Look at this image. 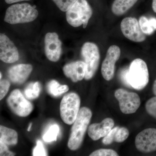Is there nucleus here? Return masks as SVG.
<instances>
[{
    "mask_svg": "<svg viewBox=\"0 0 156 156\" xmlns=\"http://www.w3.org/2000/svg\"><path fill=\"white\" fill-rule=\"evenodd\" d=\"M80 106V98L75 93H70L65 95L60 105V113L62 119L66 124L71 125L77 117Z\"/></svg>",
    "mask_w": 156,
    "mask_h": 156,
    "instance_id": "obj_5",
    "label": "nucleus"
},
{
    "mask_svg": "<svg viewBox=\"0 0 156 156\" xmlns=\"http://www.w3.org/2000/svg\"><path fill=\"white\" fill-rule=\"evenodd\" d=\"M7 103L11 111L18 116H27L33 110V105L26 99L18 89L11 92Z\"/></svg>",
    "mask_w": 156,
    "mask_h": 156,
    "instance_id": "obj_8",
    "label": "nucleus"
},
{
    "mask_svg": "<svg viewBox=\"0 0 156 156\" xmlns=\"http://www.w3.org/2000/svg\"><path fill=\"white\" fill-rule=\"evenodd\" d=\"M33 155L34 156H45L48 155L43 145V143L40 140H38L37 142L36 146L33 150Z\"/></svg>",
    "mask_w": 156,
    "mask_h": 156,
    "instance_id": "obj_26",
    "label": "nucleus"
},
{
    "mask_svg": "<svg viewBox=\"0 0 156 156\" xmlns=\"http://www.w3.org/2000/svg\"><path fill=\"white\" fill-rule=\"evenodd\" d=\"M114 125V121L112 119L106 118L101 122L94 123L90 125L88 128V135L92 140H98L106 136Z\"/></svg>",
    "mask_w": 156,
    "mask_h": 156,
    "instance_id": "obj_14",
    "label": "nucleus"
},
{
    "mask_svg": "<svg viewBox=\"0 0 156 156\" xmlns=\"http://www.w3.org/2000/svg\"><path fill=\"white\" fill-rule=\"evenodd\" d=\"M0 141L8 146L15 145L18 141V134L15 130L0 126Z\"/></svg>",
    "mask_w": 156,
    "mask_h": 156,
    "instance_id": "obj_18",
    "label": "nucleus"
},
{
    "mask_svg": "<svg viewBox=\"0 0 156 156\" xmlns=\"http://www.w3.org/2000/svg\"><path fill=\"white\" fill-rule=\"evenodd\" d=\"M32 70L31 65H16L9 69L8 76L11 82L14 83L22 84L27 80Z\"/></svg>",
    "mask_w": 156,
    "mask_h": 156,
    "instance_id": "obj_16",
    "label": "nucleus"
},
{
    "mask_svg": "<svg viewBox=\"0 0 156 156\" xmlns=\"http://www.w3.org/2000/svg\"><path fill=\"white\" fill-rule=\"evenodd\" d=\"M90 156H118L119 154L115 151L112 149H101L98 150L91 154Z\"/></svg>",
    "mask_w": 156,
    "mask_h": 156,
    "instance_id": "obj_25",
    "label": "nucleus"
},
{
    "mask_svg": "<svg viewBox=\"0 0 156 156\" xmlns=\"http://www.w3.org/2000/svg\"><path fill=\"white\" fill-rule=\"evenodd\" d=\"M87 65L83 61L73 62L66 65L63 67L65 75L76 83L85 78L87 72Z\"/></svg>",
    "mask_w": 156,
    "mask_h": 156,
    "instance_id": "obj_15",
    "label": "nucleus"
},
{
    "mask_svg": "<svg viewBox=\"0 0 156 156\" xmlns=\"http://www.w3.org/2000/svg\"><path fill=\"white\" fill-rule=\"evenodd\" d=\"M92 13V8L87 0H77L66 11V20L73 27L83 25V27L86 28Z\"/></svg>",
    "mask_w": 156,
    "mask_h": 156,
    "instance_id": "obj_3",
    "label": "nucleus"
},
{
    "mask_svg": "<svg viewBox=\"0 0 156 156\" xmlns=\"http://www.w3.org/2000/svg\"><path fill=\"white\" fill-rule=\"evenodd\" d=\"M135 146L143 153H149L156 151V129L147 128L136 135Z\"/></svg>",
    "mask_w": 156,
    "mask_h": 156,
    "instance_id": "obj_10",
    "label": "nucleus"
},
{
    "mask_svg": "<svg viewBox=\"0 0 156 156\" xmlns=\"http://www.w3.org/2000/svg\"><path fill=\"white\" fill-rule=\"evenodd\" d=\"M121 31L124 36L134 42H142L146 38V35L141 30L139 22L135 17L124 18L120 25Z\"/></svg>",
    "mask_w": 156,
    "mask_h": 156,
    "instance_id": "obj_9",
    "label": "nucleus"
},
{
    "mask_svg": "<svg viewBox=\"0 0 156 156\" xmlns=\"http://www.w3.org/2000/svg\"><path fill=\"white\" fill-rule=\"evenodd\" d=\"M145 108L147 113L156 119V96L147 101Z\"/></svg>",
    "mask_w": 156,
    "mask_h": 156,
    "instance_id": "obj_24",
    "label": "nucleus"
},
{
    "mask_svg": "<svg viewBox=\"0 0 156 156\" xmlns=\"http://www.w3.org/2000/svg\"><path fill=\"white\" fill-rule=\"evenodd\" d=\"M153 92L154 95L156 96V78L154 82L153 86Z\"/></svg>",
    "mask_w": 156,
    "mask_h": 156,
    "instance_id": "obj_34",
    "label": "nucleus"
},
{
    "mask_svg": "<svg viewBox=\"0 0 156 156\" xmlns=\"http://www.w3.org/2000/svg\"><path fill=\"white\" fill-rule=\"evenodd\" d=\"M152 8L154 12L156 13V0H153Z\"/></svg>",
    "mask_w": 156,
    "mask_h": 156,
    "instance_id": "obj_33",
    "label": "nucleus"
},
{
    "mask_svg": "<svg viewBox=\"0 0 156 156\" xmlns=\"http://www.w3.org/2000/svg\"><path fill=\"white\" fill-rule=\"evenodd\" d=\"M138 0H115L112 6V11L116 16L126 14Z\"/></svg>",
    "mask_w": 156,
    "mask_h": 156,
    "instance_id": "obj_17",
    "label": "nucleus"
},
{
    "mask_svg": "<svg viewBox=\"0 0 156 156\" xmlns=\"http://www.w3.org/2000/svg\"><path fill=\"white\" fill-rule=\"evenodd\" d=\"M128 69H125L122 71L121 73V79L123 83L126 85L128 87H130L129 83H128Z\"/></svg>",
    "mask_w": 156,
    "mask_h": 156,
    "instance_id": "obj_31",
    "label": "nucleus"
},
{
    "mask_svg": "<svg viewBox=\"0 0 156 156\" xmlns=\"http://www.w3.org/2000/svg\"><path fill=\"white\" fill-rule=\"evenodd\" d=\"M32 123H31L30 124L28 128L27 129V131H30V128H31L32 126Z\"/></svg>",
    "mask_w": 156,
    "mask_h": 156,
    "instance_id": "obj_35",
    "label": "nucleus"
},
{
    "mask_svg": "<svg viewBox=\"0 0 156 156\" xmlns=\"http://www.w3.org/2000/svg\"><path fill=\"white\" fill-rule=\"evenodd\" d=\"M58 9L65 12L67 11L77 0H52Z\"/></svg>",
    "mask_w": 156,
    "mask_h": 156,
    "instance_id": "obj_23",
    "label": "nucleus"
},
{
    "mask_svg": "<svg viewBox=\"0 0 156 156\" xmlns=\"http://www.w3.org/2000/svg\"><path fill=\"white\" fill-rule=\"evenodd\" d=\"M45 53L49 60L56 62L59 60L62 53V42L56 33H48L44 39Z\"/></svg>",
    "mask_w": 156,
    "mask_h": 156,
    "instance_id": "obj_12",
    "label": "nucleus"
},
{
    "mask_svg": "<svg viewBox=\"0 0 156 156\" xmlns=\"http://www.w3.org/2000/svg\"><path fill=\"white\" fill-rule=\"evenodd\" d=\"M60 84L58 83V82L54 80L50 81L48 84V92L50 95H53L54 96H57V92L58 87H60Z\"/></svg>",
    "mask_w": 156,
    "mask_h": 156,
    "instance_id": "obj_27",
    "label": "nucleus"
},
{
    "mask_svg": "<svg viewBox=\"0 0 156 156\" xmlns=\"http://www.w3.org/2000/svg\"><path fill=\"white\" fill-rule=\"evenodd\" d=\"M139 22L141 30L146 35H151L156 30V17L142 16L140 18Z\"/></svg>",
    "mask_w": 156,
    "mask_h": 156,
    "instance_id": "obj_19",
    "label": "nucleus"
},
{
    "mask_svg": "<svg viewBox=\"0 0 156 156\" xmlns=\"http://www.w3.org/2000/svg\"><path fill=\"white\" fill-rule=\"evenodd\" d=\"M41 90V85L39 82L31 83L26 88L24 94L27 98L29 99H35L40 95Z\"/></svg>",
    "mask_w": 156,
    "mask_h": 156,
    "instance_id": "obj_20",
    "label": "nucleus"
},
{
    "mask_svg": "<svg viewBox=\"0 0 156 156\" xmlns=\"http://www.w3.org/2000/svg\"><path fill=\"white\" fill-rule=\"evenodd\" d=\"M115 96L119 101L121 112L125 114L135 113L140 106V98L135 92L119 89L115 91Z\"/></svg>",
    "mask_w": 156,
    "mask_h": 156,
    "instance_id": "obj_7",
    "label": "nucleus"
},
{
    "mask_svg": "<svg viewBox=\"0 0 156 156\" xmlns=\"http://www.w3.org/2000/svg\"><path fill=\"white\" fill-rule=\"evenodd\" d=\"M121 53L120 48L116 45H112L108 50L101 68V74L106 80H111L113 78L115 65L119 59Z\"/></svg>",
    "mask_w": 156,
    "mask_h": 156,
    "instance_id": "obj_11",
    "label": "nucleus"
},
{
    "mask_svg": "<svg viewBox=\"0 0 156 156\" xmlns=\"http://www.w3.org/2000/svg\"><path fill=\"white\" fill-rule=\"evenodd\" d=\"M129 135V131L125 127L120 128L117 126L114 135V141L117 143L124 142L128 138Z\"/></svg>",
    "mask_w": 156,
    "mask_h": 156,
    "instance_id": "obj_22",
    "label": "nucleus"
},
{
    "mask_svg": "<svg viewBox=\"0 0 156 156\" xmlns=\"http://www.w3.org/2000/svg\"><path fill=\"white\" fill-rule=\"evenodd\" d=\"M18 50L6 35H0V58L7 63H14L19 59Z\"/></svg>",
    "mask_w": 156,
    "mask_h": 156,
    "instance_id": "obj_13",
    "label": "nucleus"
},
{
    "mask_svg": "<svg viewBox=\"0 0 156 156\" xmlns=\"http://www.w3.org/2000/svg\"><path fill=\"white\" fill-rule=\"evenodd\" d=\"M92 116V112L88 108L83 107L80 110L72 127L68 143V147L70 150H77L82 145Z\"/></svg>",
    "mask_w": 156,
    "mask_h": 156,
    "instance_id": "obj_1",
    "label": "nucleus"
},
{
    "mask_svg": "<svg viewBox=\"0 0 156 156\" xmlns=\"http://www.w3.org/2000/svg\"><path fill=\"white\" fill-rule=\"evenodd\" d=\"M0 76H1V77H0V79H2V73H1V74H0Z\"/></svg>",
    "mask_w": 156,
    "mask_h": 156,
    "instance_id": "obj_36",
    "label": "nucleus"
},
{
    "mask_svg": "<svg viewBox=\"0 0 156 156\" xmlns=\"http://www.w3.org/2000/svg\"><path fill=\"white\" fill-rule=\"evenodd\" d=\"M59 131V128L58 125H53L50 126L47 132L44 134L43 139L44 141L47 142L56 141Z\"/></svg>",
    "mask_w": 156,
    "mask_h": 156,
    "instance_id": "obj_21",
    "label": "nucleus"
},
{
    "mask_svg": "<svg viewBox=\"0 0 156 156\" xmlns=\"http://www.w3.org/2000/svg\"><path fill=\"white\" fill-rule=\"evenodd\" d=\"M24 1H30V0H5V2L6 3H7V4H11Z\"/></svg>",
    "mask_w": 156,
    "mask_h": 156,
    "instance_id": "obj_32",
    "label": "nucleus"
},
{
    "mask_svg": "<svg viewBox=\"0 0 156 156\" xmlns=\"http://www.w3.org/2000/svg\"><path fill=\"white\" fill-rule=\"evenodd\" d=\"M128 83L130 87L136 90L144 89L149 83V75L147 65L141 58L134 59L128 69Z\"/></svg>",
    "mask_w": 156,
    "mask_h": 156,
    "instance_id": "obj_4",
    "label": "nucleus"
},
{
    "mask_svg": "<svg viewBox=\"0 0 156 156\" xmlns=\"http://www.w3.org/2000/svg\"><path fill=\"white\" fill-rule=\"evenodd\" d=\"M81 56L87 65V72L84 79L89 80L95 75L100 62L99 48L94 43L87 42L81 49Z\"/></svg>",
    "mask_w": 156,
    "mask_h": 156,
    "instance_id": "obj_6",
    "label": "nucleus"
},
{
    "mask_svg": "<svg viewBox=\"0 0 156 156\" xmlns=\"http://www.w3.org/2000/svg\"><path fill=\"white\" fill-rule=\"evenodd\" d=\"M15 154L9 150L8 145L0 141V156H14Z\"/></svg>",
    "mask_w": 156,
    "mask_h": 156,
    "instance_id": "obj_30",
    "label": "nucleus"
},
{
    "mask_svg": "<svg viewBox=\"0 0 156 156\" xmlns=\"http://www.w3.org/2000/svg\"><path fill=\"white\" fill-rule=\"evenodd\" d=\"M38 16L37 9L28 3L12 5L7 9L5 15V22L11 24L32 22Z\"/></svg>",
    "mask_w": 156,
    "mask_h": 156,
    "instance_id": "obj_2",
    "label": "nucleus"
},
{
    "mask_svg": "<svg viewBox=\"0 0 156 156\" xmlns=\"http://www.w3.org/2000/svg\"><path fill=\"white\" fill-rule=\"evenodd\" d=\"M116 129L117 127L113 128V129H112L111 131L109 132L108 134L104 137L102 141L103 144L105 145H109L111 144L113 141H114V135Z\"/></svg>",
    "mask_w": 156,
    "mask_h": 156,
    "instance_id": "obj_29",
    "label": "nucleus"
},
{
    "mask_svg": "<svg viewBox=\"0 0 156 156\" xmlns=\"http://www.w3.org/2000/svg\"><path fill=\"white\" fill-rule=\"evenodd\" d=\"M10 83L7 80H1L0 82V100L5 97L9 91Z\"/></svg>",
    "mask_w": 156,
    "mask_h": 156,
    "instance_id": "obj_28",
    "label": "nucleus"
}]
</instances>
